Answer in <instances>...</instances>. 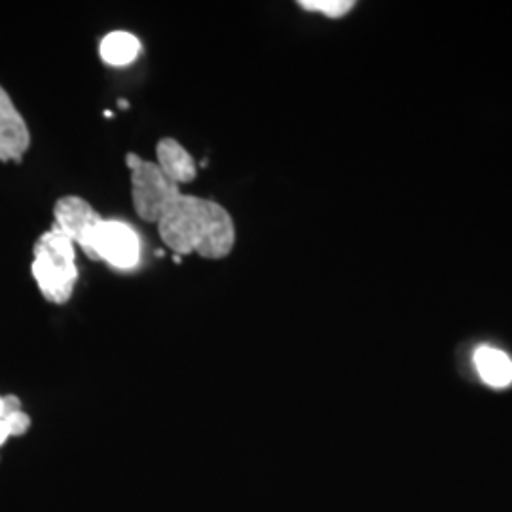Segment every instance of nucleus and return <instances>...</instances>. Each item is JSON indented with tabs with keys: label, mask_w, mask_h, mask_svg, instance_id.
<instances>
[{
	"label": "nucleus",
	"mask_w": 512,
	"mask_h": 512,
	"mask_svg": "<svg viewBox=\"0 0 512 512\" xmlns=\"http://www.w3.org/2000/svg\"><path fill=\"white\" fill-rule=\"evenodd\" d=\"M2 421H4V427H6L10 437H21L31 427V418L23 412V408L14 410V412H6L2 416Z\"/></svg>",
	"instance_id": "10"
},
{
	"label": "nucleus",
	"mask_w": 512,
	"mask_h": 512,
	"mask_svg": "<svg viewBox=\"0 0 512 512\" xmlns=\"http://www.w3.org/2000/svg\"><path fill=\"white\" fill-rule=\"evenodd\" d=\"M2 414H4V404H2V397H0V421H2Z\"/></svg>",
	"instance_id": "12"
},
{
	"label": "nucleus",
	"mask_w": 512,
	"mask_h": 512,
	"mask_svg": "<svg viewBox=\"0 0 512 512\" xmlns=\"http://www.w3.org/2000/svg\"><path fill=\"white\" fill-rule=\"evenodd\" d=\"M156 164L165 177L175 184L192 183L198 175L194 158L175 139H162L156 147Z\"/></svg>",
	"instance_id": "6"
},
{
	"label": "nucleus",
	"mask_w": 512,
	"mask_h": 512,
	"mask_svg": "<svg viewBox=\"0 0 512 512\" xmlns=\"http://www.w3.org/2000/svg\"><path fill=\"white\" fill-rule=\"evenodd\" d=\"M33 277L48 302L65 304L78 281L76 245L59 228L52 226L35 243Z\"/></svg>",
	"instance_id": "2"
},
{
	"label": "nucleus",
	"mask_w": 512,
	"mask_h": 512,
	"mask_svg": "<svg viewBox=\"0 0 512 512\" xmlns=\"http://www.w3.org/2000/svg\"><path fill=\"white\" fill-rule=\"evenodd\" d=\"M31 145L29 128L0 86V162H21Z\"/></svg>",
	"instance_id": "5"
},
{
	"label": "nucleus",
	"mask_w": 512,
	"mask_h": 512,
	"mask_svg": "<svg viewBox=\"0 0 512 512\" xmlns=\"http://www.w3.org/2000/svg\"><path fill=\"white\" fill-rule=\"evenodd\" d=\"M141 42L126 31H114L101 40L99 54L110 67H126L137 59Z\"/></svg>",
	"instance_id": "8"
},
{
	"label": "nucleus",
	"mask_w": 512,
	"mask_h": 512,
	"mask_svg": "<svg viewBox=\"0 0 512 512\" xmlns=\"http://www.w3.org/2000/svg\"><path fill=\"white\" fill-rule=\"evenodd\" d=\"M298 6L308 12H319V14H325L327 18L336 19L351 12L355 2L353 0H300Z\"/></svg>",
	"instance_id": "9"
},
{
	"label": "nucleus",
	"mask_w": 512,
	"mask_h": 512,
	"mask_svg": "<svg viewBox=\"0 0 512 512\" xmlns=\"http://www.w3.org/2000/svg\"><path fill=\"white\" fill-rule=\"evenodd\" d=\"M8 439H10V435H8L6 427H4V421H0V446H2V444H4Z\"/></svg>",
	"instance_id": "11"
},
{
	"label": "nucleus",
	"mask_w": 512,
	"mask_h": 512,
	"mask_svg": "<svg viewBox=\"0 0 512 512\" xmlns=\"http://www.w3.org/2000/svg\"><path fill=\"white\" fill-rule=\"evenodd\" d=\"M54 217L55 228H59L76 247L84 251V255L88 256L93 232L103 217L80 196H65L57 200Z\"/></svg>",
	"instance_id": "4"
},
{
	"label": "nucleus",
	"mask_w": 512,
	"mask_h": 512,
	"mask_svg": "<svg viewBox=\"0 0 512 512\" xmlns=\"http://www.w3.org/2000/svg\"><path fill=\"white\" fill-rule=\"evenodd\" d=\"M475 365L480 378L492 387L503 389L512 384V359L501 349L480 346L475 351Z\"/></svg>",
	"instance_id": "7"
},
{
	"label": "nucleus",
	"mask_w": 512,
	"mask_h": 512,
	"mask_svg": "<svg viewBox=\"0 0 512 512\" xmlns=\"http://www.w3.org/2000/svg\"><path fill=\"white\" fill-rule=\"evenodd\" d=\"M131 200L139 219L158 224L160 238L177 255L220 260L236 243V226L230 213L217 202L183 194L156 162L129 152Z\"/></svg>",
	"instance_id": "1"
},
{
	"label": "nucleus",
	"mask_w": 512,
	"mask_h": 512,
	"mask_svg": "<svg viewBox=\"0 0 512 512\" xmlns=\"http://www.w3.org/2000/svg\"><path fill=\"white\" fill-rule=\"evenodd\" d=\"M88 258L103 260L118 270H131L141 260V241L126 222L103 219L93 232Z\"/></svg>",
	"instance_id": "3"
}]
</instances>
